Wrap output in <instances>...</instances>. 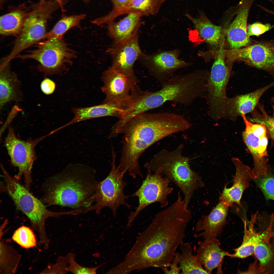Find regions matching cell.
<instances>
[{
    "instance_id": "cell-1",
    "label": "cell",
    "mask_w": 274,
    "mask_h": 274,
    "mask_svg": "<svg viewBox=\"0 0 274 274\" xmlns=\"http://www.w3.org/2000/svg\"><path fill=\"white\" fill-rule=\"evenodd\" d=\"M180 195L176 200L157 213L140 233L123 260L119 264L124 273L150 267L162 269L174 258L183 242L191 213Z\"/></svg>"
},
{
    "instance_id": "cell-2",
    "label": "cell",
    "mask_w": 274,
    "mask_h": 274,
    "mask_svg": "<svg viewBox=\"0 0 274 274\" xmlns=\"http://www.w3.org/2000/svg\"><path fill=\"white\" fill-rule=\"evenodd\" d=\"M186 129L184 118L180 115L164 112L143 113L132 117L116 131V137L122 135L120 170L135 178L142 177L139 160L147 148L159 140Z\"/></svg>"
},
{
    "instance_id": "cell-3",
    "label": "cell",
    "mask_w": 274,
    "mask_h": 274,
    "mask_svg": "<svg viewBox=\"0 0 274 274\" xmlns=\"http://www.w3.org/2000/svg\"><path fill=\"white\" fill-rule=\"evenodd\" d=\"M96 173L85 164H69L45 181L40 200L47 207L59 206L85 213L94 203L93 197L98 182Z\"/></svg>"
},
{
    "instance_id": "cell-4",
    "label": "cell",
    "mask_w": 274,
    "mask_h": 274,
    "mask_svg": "<svg viewBox=\"0 0 274 274\" xmlns=\"http://www.w3.org/2000/svg\"><path fill=\"white\" fill-rule=\"evenodd\" d=\"M199 71L172 77L160 90L146 92L134 105L138 114L158 107L167 101L184 106L191 105L196 99L206 96L207 78Z\"/></svg>"
},
{
    "instance_id": "cell-5",
    "label": "cell",
    "mask_w": 274,
    "mask_h": 274,
    "mask_svg": "<svg viewBox=\"0 0 274 274\" xmlns=\"http://www.w3.org/2000/svg\"><path fill=\"white\" fill-rule=\"evenodd\" d=\"M183 148V144H180L172 150L163 149L144 167L147 170L161 173L175 183L183 193L188 206L195 191L203 187L204 184L201 177L191 168L189 158L182 154Z\"/></svg>"
},
{
    "instance_id": "cell-6",
    "label": "cell",
    "mask_w": 274,
    "mask_h": 274,
    "mask_svg": "<svg viewBox=\"0 0 274 274\" xmlns=\"http://www.w3.org/2000/svg\"><path fill=\"white\" fill-rule=\"evenodd\" d=\"M1 167L3 180L1 185L2 191L8 194L17 208L28 218L33 230L38 233L39 243L44 248L48 247L49 241L46 230L47 219L57 218L65 215H73L74 211L57 212L49 210L41 200L34 196L25 187L12 177L2 165Z\"/></svg>"
},
{
    "instance_id": "cell-7",
    "label": "cell",
    "mask_w": 274,
    "mask_h": 274,
    "mask_svg": "<svg viewBox=\"0 0 274 274\" xmlns=\"http://www.w3.org/2000/svg\"><path fill=\"white\" fill-rule=\"evenodd\" d=\"M112 152L111 170L105 179L98 182L93 197L94 203L86 210L85 213L95 211L99 213L103 208L108 207L115 217L117 209L121 206H124L129 209L131 207L126 200L130 196H126L124 193V190L127 184L123 179L125 173L116 166V154L113 147Z\"/></svg>"
},
{
    "instance_id": "cell-8",
    "label": "cell",
    "mask_w": 274,
    "mask_h": 274,
    "mask_svg": "<svg viewBox=\"0 0 274 274\" xmlns=\"http://www.w3.org/2000/svg\"><path fill=\"white\" fill-rule=\"evenodd\" d=\"M16 57L37 61L41 64L42 71L52 75L67 70L76 57L77 53L69 47L63 38H56L47 39L39 43L36 49Z\"/></svg>"
},
{
    "instance_id": "cell-9",
    "label": "cell",
    "mask_w": 274,
    "mask_h": 274,
    "mask_svg": "<svg viewBox=\"0 0 274 274\" xmlns=\"http://www.w3.org/2000/svg\"><path fill=\"white\" fill-rule=\"evenodd\" d=\"M53 12V9L49 5L40 4L27 16L12 50L3 60L1 70L5 68L21 52L43 39L46 33V23Z\"/></svg>"
},
{
    "instance_id": "cell-10",
    "label": "cell",
    "mask_w": 274,
    "mask_h": 274,
    "mask_svg": "<svg viewBox=\"0 0 274 274\" xmlns=\"http://www.w3.org/2000/svg\"><path fill=\"white\" fill-rule=\"evenodd\" d=\"M225 51L224 45L221 44L207 85L206 97L209 105V113L216 118L225 116L229 99L226 96V89L229 71L225 62Z\"/></svg>"
},
{
    "instance_id": "cell-11",
    "label": "cell",
    "mask_w": 274,
    "mask_h": 274,
    "mask_svg": "<svg viewBox=\"0 0 274 274\" xmlns=\"http://www.w3.org/2000/svg\"><path fill=\"white\" fill-rule=\"evenodd\" d=\"M101 88L105 97L103 103L114 102L131 106L146 91L139 87L136 77L120 73L109 67L103 73Z\"/></svg>"
},
{
    "instance_id": "cell-12",
    "label": "cell",
    "mask_w": 274,
    "mask_h": 274,
    "mask_svg": "<svg viewBox=\"0 0 274 274\" xmlns=\"http://www.w3.org/2000/svg\"><path fill=\"white\" fill-rule=\"evenodd\" d=\"M170 181L158 172L147 170V176L139 188L130 197L138 198L139 203L135 210L131 212L128 217L127 226L130 227L135 218L143 209L155 202L159 203L161 208L169 203L168 197L173 190L169 184Z\"/></svg>"
},
{
    "instance_id": "cell-13",
    "label": "cell",
    "mask_w": 274,
    "mask_h": 274,
    "mask_svg": "<svg viewBox=\"0 0 274 274\" xmlns=\"http://www.w3.org/2000/svg\"><path fill=\"white\" fill-rule=\"evenodd\" d=\"M50 135L49 133L35 140L23 141L16 136L12 128H9L5 139V145L11 163L18 169L19 173L15 178L18 180L22 176H23L25 187L28 190L32 182V166L36 158L35 147L40 141Z\"/></svg>"
},
{
    "instance_id": "cell-14",
    "label": "cell",
    "mask_w": 274,
    "mask_h": 274,
    "mask_svg": "<svg viewBox=\"0 0 274 274\" xmlns=\"http://www.w3.org/2000/svg\"><path fill=\"white\" fill-rule=\"evenodd\" d=\"M241 116L245 126L242 134L243 138L253 157L254 166L252 170L254 179H257L268 172L267 129L262 124L250 123L245 115L243 114Z\"/></svg>"
},
{
    "instance_id": "cell-15",
    "label": "cell",
    "mask_w": 274,
    "mask_h": 274,
    "mask_svg": "<svg viewBox=\"0 0 274 274\" xmlns=\"http://www.w3.org/2000/svg\"><path fill=\"white\" fill-rule=\"evenodd\" d=\"M179 53L177 50L165 51L150 55L143 54L139 58L162 85L172 77L176 70L191 64L179 59Z\"/></svg>"
},
{
    "instance_id": "cell-16",
    "label": "cell",
    "mask_w": 274,
    "mask_h": 274,
    "mask_svg": "<svg viewBox=\"0 0 274 274\" xmlns=\"http://www.w3.org/2000/svg\"><path fill=\"white\" fill-rule=\"evenodd\" d=\"M225 54L229 61L242 59L251 66L267 72L274 78V45L258 43L242 48L225 50Z\"/></svg>"
},
{
    "instance_id": "cell-17",
    "label": "cell",
    "mask_w": 274,
    "mask_h": 274,
    "mask_svg": "<svg viewBox=\"0 0 274 274\" xmlns=\"http://www.w3.org/2000/svg\"><path fill=\"white\" fill-rule=\"evenodd\" d=\"M139 27L128 39L113 43L108 50L112 61L110 67L120 73L134 78L136 77L133 70V64L143 54L139 42Z\"/></svg>"
},
{
    "instance_id": "cell-18",
    "label": "cell",
    "mask_w": 274,
    "mask_h": 274,
    "mask_svg": "<svg viewBox=\"0 0 274 274\" xmlns=\"http://www.w3.org/2000/svg\"><path fill=\"white\" fill-rule=\"evenodd\" d=\"M229 207L220 201L208 215L203 216L197 221L195 231L196 238L202 237L204 241H210L216 238L221 233L226 223V218Z\"/></svg>"
},
{
    "instance_id": "cell-19",
    "label": "cell",
    "mask_w": 274,
    "mask_h": 274,
    "mask_svg": "<svg viewBox=\"0 0 274 274\" xmlns=\"http://www.w3.org/2000/svg\"><path fill=\"white\" fill-rule=\"evenodd\" d=\"M255 0H242L238 5L236 16L227 30V39L231 49L245 46L250 41L247 27L251 7Z\"/></svg>"
},
{
    "instance_id": "cell-20",
    "label": "cell",
    "mask_w": 274,
    "mask_h": 274,
    "mask_svg": "<svg viewBox=\"0 0 274 274\" xmlns=\"http://www.w3.org/2000/svg\"><path fill=\"white\" fill-rule=\"evenodd\" d=\"M236 168V173L233 177V183L232 187H224L219 197V201L230 207L235 203L241 206V200L244 191L250 185V182L254 180L252 170L244 164L238 159H233Z\"/></svg>"
},
{
    "instance_id": "cell-21",
    "label": "cell",
    "mask_w": 274,
    "mask_h": 274,
    "mask_svg": "<svg viewBox=\"0 0 274 274\" xmlns=\"http://www.w3.org/2000/svg\"><path fill=\"white\" fill-rule=\"evenodd\" d=\"M127 110L125 105L114 102L102 103L92 107L73 108L74 114L70 122L62 126V128L75 123L87 119L105 116H113L119 119L124 117Z\"/></svg>"
},
{
    "instance_id": "cell-22",
    "label": "cell",
    "mask_w": 274,
    "mask_h": 274,
    "mask_svg": "<svg viewBox=\"0 0 274 274\" xmlns=\"http://www.w3.org/2000/svg\"><path fill=\"white\" fill-rule=\"evenodd\" d=\"M274 86V80L253 91L229 98L226 118L234 119L242 114L251 113L256 108L264 93Z\"/></svg>"
},
{
    "instance_id": "cell-23",
    "label": "cell",
    "mask_w": 274,
    "mask_h": 274,
    "mask_svg": "<svg viewBox=\"0 0 274 274\" xmlns=\"http://www.w3.org/2000/svg\"><path fill=\"white\" fill-rule=\"evenodd\" d=\"M257 214L252 215L248 227L246 221H243L244 231L243 242L239 247L233 249L234 253L230 254L229 256L243 259L251 255L254 254V247L257 244L261 242L268 243L270 238L274 236V232L270 227L262 233H257L254 231V224Z\"/></svg>"
},
{
    "instance_id": "cell-24",
    "label": "cell",
    "mask_w": 274,
    "mask_h": 274,
    "mask_svg": "<svg viewBox=\"0 0 274 274\" xmlns=\"http://www.w3.org/2000/svg\"><path fill=\"white\" fill-rule=\"evenodd\" d=\"M164 1L131 0L126 6L122 8L113 9L106 15L96 18L95 22L98 26L108 24L119 16L132 13H140L143 16L154 15L158 12Z\"/></svg>"
},
{
    "instance_id": "cell-25",
    "label": "cell",
    "mask_w": 274,
    "mask_h": 274,
    "mask_svg": "<svg viewBox=\"0 0 274 274\" xmlns=\"http://www.w3.org/2000/svg\"><path fill=\"white\" fill-rule=\"evenodd\" d=\"M198 244L195 255L208 274L221 266L224 257L229 256L230 254L220 248L219 240L217 238L212 241H200Z\"/></svg>"
},
{
    "instance_id": "cell-26",
    "label": "cell",
    "mask_w": 274,
    "mask_h": 274,
    "mask_svg": "<svg viewBox=\"0 0 274 274\" xmlns=\"http://www.w3.org/2000/svg\"><path fill=\"white\" fill-rule=\"evenodd\" d=\"M6 69L0 71L1 112L7 103L20 101L23 97L20 81L15 74Z\"/></svg>"
},
{
    "instance_id": "cell-27",
    "label": "cell",
    "mask_w": 274,
    "mask_h": 274,
    "mask_svg": "<svg viewBox=\"0 0 274 274\" xmlns=\"http://www.w3.org/2000/svg\"><path fill=\"white\" fill-rule=\"evenodd\" d=\"M143 16L140 13H131L118 22L113 21L108 24V34L113 43H120L130 38L140 26V19Z\"/></svg>"
},
{
    "instance_id": "cell-28",
    "label": "cell",
    "mask_w": 274,
    "mask_h": 274,
    "mask_svg": "<svg viewBox=\"0 0 274 274\" xmlns=\"http://www.w3.org/2000/svg\"><path fill=\"white\" fill-rule=\"evenodd\" d=\"M185 15L192 22L201 38L214 46L220 44L223 37L221 27L213 24L202 12L195 18L188 13Z\"/></svg>"
},
{
    "instance_id": "cell-29",
    "label": "cell",
    "mask_w": 274,
    "mask_h": 274,
    "mask_svg": "<svg viewBox=\"0 0 274 274\" xmlns=\"http://www.w3.org/2000/svg\"><path fill=\"white\" fill-rule=\"evenodd\" d=\"M178 252L179 265L182 274H208L193 254V248L189 242H183Z\"/></svg>"
},
{
    "instance_id": "cell-30",
    "label": "cell",
    "mask_w": 274,
    "mask_h": 274,
    "mask_svg": "<svg viewBox=\"0 0 274 274\" xmlns=\"http://www.w3.org/2000/svg\"><path fill=\"white\" fill-rule=\"evenodd\" d=\"M0 236V273L14 274L16 272L21 256L14 248Z\"/></svg>"
},
{
    "instance_id": "cell-31",
    "label": "cell",
    "mask_w": 274,
    "mask_h": 274,
    "mask_svg": "<svg viewBox=\"0 0 274 274\" xmlns=\"http://www.w3.org/2000/svg\"><path fill=\"white\" fill-rule=\"evenodd\" d=\"M26 17L24 13L19 10L13 11L1 16L0 34L5 36L19 35Z\"/></svg>"
},
{
    "instance_id": "cell-32",
    "label": "cell",
    "mask_w": 274,
    "mask_h": 274,
    "mask_svg": "<svg viewBox=\"0 0 274 274\" xmlns=\"http://www.w3.org/2000/svg\"><path fill=\"white\" fill-rule=\"evenodd\" d=\"M86 17L84 14L70 15H63L53 28L46 33L43 39L63 38V35L71 28L79 27L81 21Z\"/></svg>"
},
{
    "instance_id": "cell-33",
    "label": "cell",
    "mask_w": 274,
    "mask_h": 274,
    "mask_svg": "<svg viewBox=\"0 0 274 274\" xmlns=\"http://www.w3.org/2000/svg\"><path fill=\"white\" fill-rule=\"evenodd\" d=\"M270 101L272 110L271 115H269L267 113L264 105L259 102L250 113L251 116L247 118L251 122L264 124L270 138L274 141V97L271 98Z\"/></svg>"
},
{
    "instance_id": "cell-34",
    "label": "cell",
    "mask_w": 274,
    "mask_h": 274,
    "mask_svg": "<svg viewBox=\"0 0 274 274\" xmlns=\"http://www.w3.org/2000/svg\"><path fill=\"white\" fill-rule=\"evenodd\" d=\"M12 238L15 242L25 249L34 247L37 244L33 230L26 226H22L16 230Z\"/></svg>"
},
{
    "instance_id": "cell-35",
    "label": "cell",
    "mask_w": 274,
    "mask_h": 274,
    "mask_svg": "<svg viewBox=\"0 0 274 274\" xmlns=\"http://www.w3.org/2000/svg\"><path fill=\"white\" fill-rule=\"evenodd\" d=\"M269 245V243L261 242L254 247V254L259 261L262 270L269 265L273 258V252Z\"/></svg>"
},
{
    "instance_id": "cell-36",
    "label": "cell",
    "mask_w": 274,
    "mask_h": 274,
    "mask_svg": "<svg viewBox=\"0 0 274 274\" xmlns=\"http://www.w3.org/2000/svg\"><path fill=\"white\" fill-rule=\"evenodd\" d=\"M254 180L266 199L274 201V175L268 172L266 175Z\"/></svg>"
},
{
    "instance_id": "cell-37",
    "label": "cell",
    "mask_w": 274,
    "mask_h": 274,
    "mask_svg": "<svg viewBox=\"0 0 274 274\" xmlns=\"http://www.w3.org/2000/svg\"><path fill=\"white\" fill-rule=\"evenodd\" d=\"M68 263V270L69 272L74 274H93L96 273L97 269L100 266L89 268L82 266L76 261L75 253H70L66 256Z\"/></svg>"
},
{
    "instance_id": "cell-38",
    "label": "cell",
    "mask_w": 274,
    "mask_h": 274,
    "mask_svg": "<svg viewBox=\"0 0 274 274\" xmlns=\"http://www.w3.org/2000/svg\"><path fill=\"white\" fill-rule=\"evenodd\" d=\"M68 263L66 256H59L56 262L49 264L44 269L38 273L39 274H66L68 270Z\"/></svg>"
},
{
    "instance_id": "cell-39",
    "label": "cell",
    "mask_w": 274,
    "mask_h": 274,
    "mask_svg": "<svg viewBox=\"0 0 274 274\" xmlns=\"http://www.w3.org/2000/svg\"><path fill=\"white\" fill-rule=\"evenodd\" d=\"M273 27L269 23L263 24L259 22H256L248 26V33L249 36H258L269 30Z\"/></svg>"
},
{
    "instance_id": "cell-40",
    "label": "cell",
    "mask_w": 274,
    "mask_h": 274,
    "mask_svg": "<svg viewBox=\"0 0 274 274\" xmlns=\"http://www.w3.org/2000/svg\"><path fill=\"white\" fill-rule=\"evenodd\" d=\"M178 252H176L172 262L167 266L161 269L165 274H179L181 271L179 265Z\"/></svg>"
},
{
    "instance_id": "cell-41",
    "label": "cell",
    "mask_w": 274,
    "mask_h": 274,
    "mask_svg": "<svg viewBox=\"0 0 274 274\" xmlns=\"http://www.w3.org/2000/svg\"><path fill=\"white\" fill-rule=\"evenodd\" d=\"M21 109L17 105L14 106L10 112L5 122L1 127L0 130V136L10 125L13 119L17 115L18 113L21 111Z\"/></svg>"
},
{
    "instance_id": "cell-42",
    "label": "cell",
    "mask_w": 274,
    "mask_h": 274,
    "mask_svg": "<svg viewBox=\"0 0 274 274\" xmlns=\"http://www.w3.org/2000/svg\"><path fill=\"white\" fill-rule=\"evenodd\" d=\"M56 88L55 82L51 79L46 78L41 82L40 88L42 92L44 94L49 95L53 93Z\"/></svg>"
},
{
    "instance_id": "cell-43",
    "label": "cell",
    "mask_w": 274,
    "mask_h": 274,
    "mask_svg": "<svg viewBox=\"0 0 274 274\" xmlns=\"http://www.w3.org/2000/svg\"><path fill=\"white\" fill-rule=\"evenodd\" d=\"M112 3L113 9L123 8L126 6L131 0H110Z\"/></svg>"
},
{
    "instance_id": "cell-44",
    "label": "cell",
    "mask_w": 274,
    "mask_h": 274,
    "mask_svg": "<svg viewBox=\"0 0 274 274\" xmlns=\"http://www.w3.org/2000/svg\"><path fill=\"white\" fill-rule=\"evenodd\" d=\"M58 4L61 10L63 12L64 11V6L65 4V0H55Z\"/></svg>"
},
{
    "instance_id": "cell-45",
    "label": "cell",
    "mask_w": 274,
    "mask_h": 274,
    "mask_svg": "<svg viewBox=\"0 0 274 274\" xmlns=\"http://www.w3.org/2000/svg\"><path fill=\"white\" fill-rule=\"evenodd\" d=\"M84 2L86 3H89L91 0H82Z\"/></svg>"
}]
</instances>
